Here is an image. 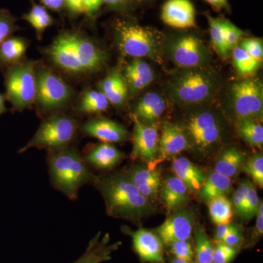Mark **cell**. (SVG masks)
I'll return each instance as SVG.
<instances>
[{"instance_id":"obj_29","label":"cell","mask_w":263,"mask_h":263,"mask_svg":"<svg viewBox=\"0 0 263 263\" xmlns=\"http://www.w3.org/2000/svg\"><path fill=\"white\" fill-rule=\"evenodd\" d=\"M109 105L108 99L101 91L88 90L81 98L79 110L85 114L102 113L108 108Z\"/></svg>"},{"instance_id":"obj_23","label":"cell","mask_w":263,"mask_h":263,"mask_svg":"<svg viewBox=\"0 0 263 263\" xmlns=\"http://www.w3.org/2000/svg\"><path fill=\"white\" fill-rule=\"evenodd\" d=\"M99 89L108 99L109 103L117 108L125 104L129 91L125 79L117 70L110 72L100 83Z\"/></svg>"},{"instance_id":"obj_6","label":"cell","mask_w":263,"mask_h":263,"mask_svg":"<svg viewBox=\"0 0 263 263\" xmlns=\"http://www.w3.org/2000/svg\"><path fill=\"white\" fill-rule=\"evenodd\" d=\"M190 113L179 124L187 136L190 147L200 153L215 149L222 141L224 126L215 109L206 105L191 106Z\"/></svg>"},{"instance_id":"obj_3","label":"cell","mask_w":263,"mask_h":263,"mask_svg":"<svg viewBox=\"0 0 263 263\" xmlns=\"http://www.w3.org/2000/svg\"><path fill=\"white\" fill-rule=\"evenodd\" d=\"M220 86L219 76L207 67L183 68L166 86L170 100L182 106L206 105L215 98Z\"/></svg>"},{"instance_id":"obj_49","label":"cell","mask_w":263,"mask_h":263,"mask_svg":"<svg viewBox=\"0 0 263 263\" xmlns=\"http://www.w3.org/2000/svg\"><path fill=\"white\" fill-rule=\"evenodd\" d=\"M203 1L206 2L208 4L210 5L213 9L216 12H219L222 10H230L228 0H203Z\"/></svg>"},{"instance_id":"obj_9","label":"cell","mask_w":263,"mask_h":263,"mask_svg":"<svg viewBox=\"0 0 263 263\" xmlns=\"http://www.w3.org/2000/svg\"><path fill=\"white\" fill-rule=\"evenodd\" d=\"M228 107L235 119L260 122L263 116V88L259 79H243L233 83L228 91Z\"/></svg>"},{"instance_id":"obj_13","label":"cell","mask_w":263,"mask_h":263,"mask_svg":"<svg viewBox=\"0 0 263 263\" xmlns=\"http://www.w3.org/2000/svg\"><path fill=\"white\" fill-rule=\"evenodd\" d=\"M159 133L157 124L149 125L135 119L133 132V158L146 162H155L159 146Z\"/></svg>"},{"instance_id":"obj_27","label":"cell","mask_w":263,"mask_h":263,"mask_svg":"<svg viewBox=\"0 0 263 263\" xmlns=\"http://www.w3.org/2000/svg\"><path fill=\"white\" fill-rule=\"evenodd\" d=\"M27 48V43L23 38H8L0 45V67L7 69L20 63Z\"/></svg>"},{"instance_id":"obj_15","label":"cell","mask_w":263,"mask_h":263,"mask_svg":"<svg viewBox=\"0 0 263 263\" xmlns=\"http://www.w3.org/2000/svg\"><path fill=\"white\" fill-rule=\"evenodd\" d=\"M160 18L164 24L173 28L196 27V12L190 0H167L161 9Z\"/></svg>"},{"instance_id":"obj_26","label":"cell","mask_w":263,"mask_h":263,"mask_svg":"<svg viewBox=\"0 0 263 263\" xmlns=\"http://www.w3.org/2000/svg\"><path fill=\"white\" fill-rule=\"evenodd\" d=\"M245 154L235 147L223 150L215 163V171L228 178H233L241 171L247 161Z\"/></svg>"},{"instance_id":"obj_16","label":"cell","mask_w":263,"mask_h":263,"mask_svg":"<svg viewBox=\"0 0 263 263\" xmlns=\"http://www.w3.org/2000/svg\"><path fill=\"white\" fill-rule=\"evenodd\" d=\"M81 129L86 136L103 143H121L126 141L128 137V132L124 126L105 118L90 119L83 124Z\"/></svg>"},{"instance_id":"obj_30","label":"cell","mask_w":263,"mask_h":263,"mask_svg":"<svg viewBox=\"0 0 263 263\" xmlns=\"http://www.w3.org/2000/svg\"><path fill=\"white\" fill-rule=\"evenodd\" d=\"M22 19L30 24L37 33V37L41 38L43 32L53 24L51 15L42 5L34 3L28 13L22 16Z\"/></svg>"},{"instance_id":"obj_45","label":"cell","mask_w":263,"mask_h":263,"mask_svg":"<svg viewBox=\"0 0 263 263\" xmlns=\"http://www.w3.org/2000/svg\"><path fill=\"white\" fill-rule=\"evenodd\" d=\"M83 3L85 14L87 15L89 18H95L104 5L103 0H83Z\"/></svg>"},{"instance_id":"obj_39","label":"cell","mask_w":263,"mask_h":263,"mask_svg":"<svg viewBox=\"0 0 263 263\" xmlns=\"http://www.w3.org/2000/svg\"><path fill=\"white\" fill-rule=\"evenodd\" d=\"M237 249L222 242H216L213 254V263H230L236 255Z\"/></svg>"},{"instance_id":"obj_52","label":"cell","mask_w":263,"mask_h":263,"mask_svg":"<svg viewBox=\"0 0 263 263\" xmlns=\"http://www.w3.org/2000/svg\"><path fill=\"white\" fill-rule=\"evenodd\" d=\"M171 263H194L193 261L184 260V259H181L179 258H175L174 260H172Z\"/></svg>"},{"instance_id":"obj_28","label":"cell","mask_w":263,"mask_h":263,"mask_svg":"<svg viewBox=\"0 0 263 263\" xmlns=\"http://www.w3.org/2000/svg\"><path fill=\"white\" fill-rule=\"evenodd\" d=\"M236 128L239 136L249 144L262 148L263 128L259 122L250 119H237Z\"/></svg>"},{"instance_id":"obj_42","label":"cell","mask_w":263,"mask_h":263,"mask_svg":"<svg viewBox=\"0 0 263 263\" xmlns=\"http://www.w3.org/2000/svg\"><path fill=\"white\" fill-rule=\"evenodd\" d=\"M250 183L251 181L249 180H245L243 182L240 183L239 186L235 191L234 195H233L232 205H233V209H234L235 212L240 216L241 215L245 200H247Z\"/></svg>"},{"instance_id":"obj_8","label":"cell","mask_w":263,"mask_h":263,"mask_svg":"<svg viewBox=\"0 0 263 263\" xmlns=\"http://www.w3.org/2000/svg\"><path fill=\"white\" fill-rule=\"evenodd\" d=\"M77 129L73 118L58 114L43 121L31 141L19 152L23 153L31 148H45L51 152H58L68 147Z\"/></svg>"},{"instance_id":"obj_17","label":"cell","mask_w":263,"mask_h":263,"mask_svg":"<svg viewBox=\"0 0 263 263\" xmlns=\"http://www.w3.org/2000/svg\"><path fill=\"white\" fill-rule=\"evenodd\" d=\"M133 248L142 261L164 263L163 243L160 237L146 229H139L130 233Z\"/></svg>"},{"instance_id":"obj_46","label":"cell","mask_w":263,"mask_h":263,"mask_svg":"<svg viewBox=\"0 0 263 263\" xmlns=\"http://www.w3.org/2000/svg\"><path fill=\"white\" fill-rule=\"evenodd\" d=\"M65 8L71 16H77L85 13L83 0H65Z\"/></svg>"},{"instance_id":"obj_32","label":"cell","mask_w":263,"mask_h":263,"mask_svg":"<svg viewBox=\"0 0 263 263\" xmlns=\"http://www.w3.org/2000/svg\"><path fill=\"white\" fill-rule=\"evenodd\" d=\"M211 218L215 224H229L233 217V205L226 197H217L209 202Z\"/></svg>"},{"instance_id":"obj_38","label":"cell","mask_w":263,"mask_h":263,"mask_svg":"<svg viewBox=\"0 0 263 263\" xmlns=\"http://www.w3.org/2000/svg\"><path fill=\"white\" fill-rule=\"evenodd\" d=\"M224 34L227 51L230 54V52L233 51V50L238 46L243 37V32L229 20L224 18Z\"/></svg>"},{"instance_id":"obj_5","label":"cell","mask_w":263,"mask_h":263,"mask_svg":"<svg viewBox=\"0 0 263 263\" xmlns=\"http://www.w3.org/2000/svg\"><path fill=\"white\" fill-rule=\"evenodd\" d=\"M112 28L117 47L123 54L162 62L163 37L158 31L127 18L116 19Z\"/></svg>"},{"instance_id":"obj_34","label":"cell","mask_w":263,"mask_h":263,"mask_svg":"<svg viewBox=\"0 0 263 263\" xmlns=\"http://www.w3.org/2000/svg\"><path fill=\"white\" fill-rule=\"evenodd\" d=\"M195 249L197 263L212 262L214 247L212 240L202 228L195 230Z\"/></svg>"},{"instance_id":"obj_10","label":"cell","mask_w":263,"mask_h":263,"mask_svg":"<svg viewBox=\"0 0 263 263\" xmlns=\"http://www.w3.org/2000/svg\"><path fill=\"white\" fill-rule=\"evenodd\" d=\"M181 68L207 67L211 61L210 51L202 41L192 34L173 36L163 44V54Z\"/></svg>"},{"instance_id":"obj_35","label":"cell","mask_w":263,"mask_h":263,"mask_svg":"<svg viewBox=\"0 0 263 263\" xmlns=\"http://www.w3.org/2000/svg\"><path fill=\"white\" fill-rule=\"evenodd\" d=\"M242 170L252 177L254 182L263 187V157L258 153L246 161Z\"/></svg>"},{"instance_id":"obj_19","label":"cell","mask_w":263,"mask_h":263,"mask_svg":"<svg viewBox=\"0 0 263 263\" xmlns=\"http://www.w3.org/2000/svg\"><path fill=\"white\" fill-rule=\"evenodd\" d=\"M127 82L129 91L137 93L149 86L155 74L148 62L143 59L134 58L124 68L122 73Z\"/></svg>"},{"instance_id":"obj_33","label":"cell","mask_w":263,"mask_h":263,"mask_svg":"<svg viewBox=\"0 0 263 263\" xmlns=\"http://www.w3.org/2000/svg\"><path fill=\"white\" fill-rule=\"evenodd\" d=\"M232 53H233V65L235 70L240 75L243 76L253 75L262 66V62L254 60L238 46L233 50Z\"/></svg>"},{"instance_id":"obj_18","label":"cell","mask_w":263,"mask_h":263,"mask_svg":"<svg viewBox=\"0 0 263 263\" xmlns=\"http://www.w3.org/2000/svg\"><path fill=\"white\" fill-rule=\"evenodd\" d=\"M142 195L148 200H155L160 193L162 180L160 168L136 165L126 172Z\"/></svg>"},{"instance_id":"obj_12","label":"cell","mask_w":263,"mask_h":263,"mask_svg":"<svg viewBox=\"0 0 263 263\" xmlns=\"http://www.w3.org/2000/svg\"><path fill=\"white\" fill-rule=\"evenodd\" d=\"M194 223L193 213L181 208L157 228V235L167 246L179 240H189L193 233Z\"/></svg>"},{"instance_id":"obj_54","label":"cell","mask_w":263,"mask_h":263,"mask_svg":"<svg viewBox=\"0 0 263 263\" xmlns=\"http://www.w3.org/2000/svg\"><path fill=\"white\" fill-rule=\"evenodd\" d=\"M207 263H213V262H207Z\"/></svg>"},{"instance_id":"obj_20","label":"cell","mask_w":263,"mask_h":263,"mask_svg":"<svg viewBox=\"0 0 263 263\" xmlns=\"http://www.w3.org/2000/svg\"><path fill=\"white\" fill-rule=\"evenodd\" d=\"M165 108V100L162 96L157 92L147 93L138 100L135 107V119L149 125L157 124Z\"/></svg>"},{"instance_id":"obj_4","label":"cell","mask_w":263,"mask_h":263,"mask_svg":"<svg viewBox=\"0 0 263 263\" xmlns=\"http://www.w3.org/2000/svg\"><path fill=\"white\" fill-rule=\"evenodd\" d=\"M48 166L53 187L70 200L78 198L81 186L95 183L98 179L75 148L68 146L51 152L48 157Z\"/></svg>"},{"instance_id":"obj_37","label":"cell","mask_w":263,"mask_h":263,"mask_svg":"<svg viewBox=\"0 0 263 263\" xmlns=\"http://www.w3.org/2000/svg\"><path fill=\"white\" fill-rule=\"evenodd\" d=\"M15 17L8 10H0V45L11 37L12 34L18 29L15 25Z\"/></svg>"},{"instance_id":"obj_51","label":"cell","mask_w":263,"mask_h":263,"mask_svg":"<svg viewBox=\"0 0 263 263\" xmlns=\"http://www.w3.org/2000/svg\"><path fill=\"white\" fill-rule=\"evenodd\" d=\"M5 97L3 95L0 94V115L3 114L7 111V109L5 108Z\"/></svg>"},{"instance_id":"obj_41","label":"cell","mask_w":263,"mask_h":263,"mask_svg":"<svg viewBox=\"0 0 263 263\" xmlns=\"http://www.w3.org/2000/svg\"><path fill=\"white\" fill-rule=\"evenodd\" d=\"M171 253L174 254L176 258L184 259V260H193L194 252L191 243L189 240H179L169 245Z\"/></svg>"},{"instance_id":"obj_1","label":"cell","mask_w":263,"mask_h":263,"mask_svg":"<svg viewBox=\"0 0 263 263\" xmlns=\"http://www.w3.org/2000/svg\"><path fill=\"white\" fill-rule=\"evenodd\" d=\"M46 53L57 67L73 75L98 72L108 60L105 51L89 38L76 32L62 33Z\"/></svg>"},{"instance_id":"obj_43","label":"cell","mask_w":263,"mask_h":263,"mask_svg":"<svg viewBox=\"0 0 263 263\" xmlns=\"http://www.w3.org/2000/svg\"><path fill=\"white\" fill-rule=\"evenodd\" d=\"M103 2L108 9L121 14L130 13L137 4L136 0H103Z\"/></svg>"},{"instance_id":"obj_22","label":"cell","mask_w":263,"mask_h":263,"mask_svg":"<svg viewBox=\"0 0 263 263\" xmlns=\"http://www.w3.org/2000/svg\"><path fill=\"white\" fill-rule=\"evenodd\" d=\"M172 170L175 176L187 188L189 193H197L206 178L205 171L186 157L175 159Z\"/></svg>"},{"instance_id":"obj_48","label":"cell","mask_w":263,"mask_h":263,"mask_svg":"<svg viewBox=\"0 0 263 263\" xmlns=\"http://www.w3.org/2000/svg\"><path fill=\"white\" fill-rule=\"evenodd\" d=\"M45 8L55 12H60L65 8V0H40Z\"/></svg>"},{"instance_id":"obj_24","label":"cell","mask_w":263,"mask_h":263,"mask_svg":"<svg viewBox=\"0 0 263 263\" xmlns=\"http://www.w3.org/2000/svg\"><path fill=\"white\" fill-rule=\"evenodd\" d=\"M124 158L121 151L111 143H102L97 145L85 156L84 160L87 164L99 169H111L120 163Z\"/></svg>"},{"instance_id":"obj_11","label":"cell","mask_w":263,"mask_h":263,"mask_svg":"<svg viewBox=\"0 0 263 263\" xmlns=\"http://www.w3.org/2000/svg\"><path fill=\"white\" fill-rule=\"evenodd\" d=\"M35 101L43 111L51 112L64 108L72 96V90L61 78L48 69L36 72Z\"/></svg>"},{"instance_id":"obj_31","label":"cell","mask_w":263,"mask_h":263,"mask_svg":"<svg viewBox=\"0 0 263 263\" xmlns=\"http://www.w3.org/2000/svg\"><path fill=\"white\" fill-rule=\"evenodd\" d=\"M210 29L211 39L216 53L222 58L229 57L224 42V18H214L209 13H205Z\"/></svg>"},{"instance_id":"obj_21","label":"cell","mask_w":263,"mask_h":263,"mask_svg":"<svg viewBox=\"0 0 263 263\" xmlns=\"http://www.w3.org/2000/svg\"><path fill=\"white\" fill-rule=\"evenodd\" d=\"M161 200L167 213L178 210L188 201L187 188L176 176H170L162 181Z\"/></svg>"},{"instance_id":"obj_44","label":"cell","mask_w":263,"mask_h":263,"mask_svg":"<svg viewBox=\"0 0 263 263\" xmlns=\"http://www.w3.org/2000/svg\"><path fill=\"white\" fill-rule=\"evenodd\" d=\"M243 240V233H242L241 228L236 226L230 233L226 235L221 242L227 245L231 246V247L237 248V247L241 245Z\"/></svg>"},{"instance_id":"obj_36","label":"cell","mask_w":263,"mask_h":263,"mask_svg":"<svg viewBox=\"0 0 263 263\" xmlns=\"http://www.w3.org/2000/svg\"><path fill=\"white\" fill-rule=\"evenodd\" d=\"M259 202L260 201L257 195V190L253 183L251 182L249 184L248 195H247V200H245L240 217L247 221L252 219L257 214Z\"/></svg>"},{"instance_id":"obj_40","label":"cell","mask_w":263,"mask_h":263,"mask_svg":"<svg viewBox=\"0 0 263 263\" xmlns=\"http://www.w3.org/2000/svg\"><path fill=\"white\" fill-rule=\"evenodd\" d=\"M243 51L257 61L263 60V45L262 40L259 38H246L240 41L238 45Z\"/></svg>"},{"instance_id":"obj_14","label":"cell","mask_w":263,"mask_h":263,"mask_svg":"<svg viewBox=\"0 0 263 263\" xmlns=\"http://www.w3.org/2000/svg\"><path fill=\"white\" fill-rule=\"evenodd\" d=\"M190 147L187 136L179 124L167 121L162 123L157 155L159 160L173 159Z\"/></svg>"},{"instance_id":"obj_53","label":"cell","mask_w":263,"mask_h":263,"mask_svg":"<svg viewBox=\"0 0 263 263\" xmlns=\"http://www.w3.org/2000/svg\"><path fill=\"white\" fill-rule=\"evenodd\" d=\"M156 0H136L137 3H150L152 2H155Z\"/></svg>"},{"instance_id":"obj_7","label":"cell","mask_w":263,"mask_h":263,"mask_svg":"<svg viewBox=\"0 0 263 263\" xmlns=\"http://www.w3.org/2000/svg\"><path fill=\"white\" fill-rule=\"evenodd\" d=\"M35 62H20L5 70V84L6 98L11 103L13 110L22 111L30 108L35 102Z\"/></svg>"},{"instance_id":"obj_50","label":"cell","mask_w":263,"mask_h":263,"mask_svg":"<svg viewBox=\"0 0 263 263\" xmlns=\"http://www.w3.org/2000/svg\"><path fill=\"white\" fill-rule=\"evenodd\" d=\"M257 223H256L255 232L258 236H262L263 233V204L262 201L259 202V209L257 210Z\"/></svg>"},{"instance_id":"obj_2","label":"cell","mask_w":263,"mask_h":263,"mask_svg":"<svg viewBox=\"0 0 263 263\" xmlns=\"http://www.w3.org/2000/svg\"><path fill=\"white\" fill-rule=\"evenodd\" d=\"M95 184L103 195L109 216L137 221L154 212L150 200L142 195L126 173L109 175L98 179Z\"/></svg>"},{"instance_id":"obj_25","label":"cell","mask_w":263,"mask_h":263,"mask_svg":"<svg viewBox=\"0 0 263 263\" xmlns=\"http://www.w3.org/2000/svg\"><path fill=\"white\" fill-rule=\"evenodd\" d=\"M232 188L233 183L230 178L214 171L206 176L197 195L201 201L209 202L217 197H226Z\"/></svg>"},{"instance_id":"obj_47","label":"cell","mask_w":263,"mask_h":263,"mask_svg":"<svg viewBox=\"0 0 263 263\" xmlns=\"http://www.w3.org/2000/svg\"><path fill=\"white\" fill-rule=\"evenodd\" d=\"M235 224H218L215 232V240L216 242L222 241L223 238L226 237V235L230 233L235 227Z\"/></svg>"}]
</instances>
